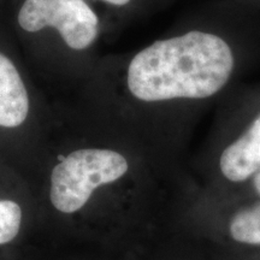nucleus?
<instances>
[{"label": "nucleus", "mask_w": 260, "mask_h": 260, "mask_svg": "<svg viewBox=\"0 0 260 260\" xmlns=\"http://www.w3.org/2000/svg\"><path fill=\"white\" fill-rule=\"evenodd\" d=\"M129 164L117 151L79 149L54 167L51 176V201L58 211L74 213L82 209L93 190L124 176Z\"/></svg>", "instance_id": "obj_1"}, {"label": "nucleus", "mask_w": 260, "mask_h": 260, "mask_svg": "<svg viewBox=\"0 0 260 260\" xmlns=\"http://www.w3.org/2000/svg\"><path fill=\"white\" fill-rule=\"evenodd\" d=\"M18 23L30 32L56 28L73 50H86L99 32V18L84 0H25Z\"/></svg>", "instance_id": "obj_2"}, {"label": "nucleus", "mask_w": 260, "mask_h": 260, "mask_svg": "<svg viewBox=\"0 0 260 260\" xmlns=\"http://www.w3.org/2000/svg\"><path fill=\"white\" fill-rule=\"evenodd\" d=\"M249 115L236 135L220 149L218 165L223 176L243 182L260 167V84L246 87Z\"/></svg>", "instance_id": "obj_3"}, {"label": "nucleus", "mask_w": 260, "mask_h": 260, "mask_svg": "<svg viewBox=\"0 0 260 260\" xmlns=\"http://www.w3.org/2000/svg\"><path fill=\"white\" fill-rule=\"evenodd\" d=\"M29 98L22 77L8 57L0 53V125L16 128L25 121Z\"/></svg>", "instance_id": "obj_4"}, {"label": "nucleus", "mask_w": 260, "mask_h": 260, "mask_svg": "<svg viewBox=\"0 0 260 260\" xmlns=\"http://www.w3.org/2000/svg\"><path fill=\"white\" fill-rule=\"evenodd\" d=\"M233 239L248 245H260V205L243 210L230 223Z\"/></svg>", "instance_id": "obj_5"}, {"label": "nucleus", "mask_w": 260, "mask_h": 260, "mask_svg": "<svg viewBox=\"0 0 260 260\" xmlns=\"http://www.w3.org/2000/svg\"><path fill=\"white\" fill-rule=\"evenodd\" d=\"M22 211L17 203L0 200V245H4L17 236L21 228Z\"/></svg>", "instance_id": "obj_6"}, {"label": "nucleus", "mask_w": 260, "mask_h": 260, "mask_svg": "<svg viewBox=\"0 0 260 260\" xmlns=\"http://www.w3.org/2000/svg\"><path fill=\"white\" fill-rule=\"evenodd\" d=\"M105 4L112 6L116 9H126L129 6H132L136 0H102Z\"/></svg>", "instance_id": "obj_7"}, {"label": "nucleus", "mask_w": 260, "mask_h": 260, "mask_svg": "<svg viewBox=\"0 0 260 260\" xmlns=\"http://www.w3.org/2000/svg\"><path fill=\"white\" fill-rule=\"evenodd\" d=\"M234 2L239 3V4L248 6L253 9H260V0H234Z\"/></svg>", "instance_id": "obj_8"}, {"label": "nucleus", "mask_w": 260, "mask_h": 260, "mask_svg": "<svg viewBox=\"0 0 260 260\" xmlns=\"http://www.w3.org/2000/svg\"><path fill=\"white\" fill-rule=\"evenodd\" d=\"M253 182H254V187H255L256 191H258V193L260 194V167H259L258 170L255 171L254 180H253Z\"/></svg>", "instance_id": "obj_9"}]
</instances>
